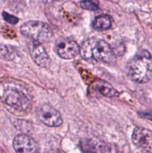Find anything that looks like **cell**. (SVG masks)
<instances>
[{"instance_id":"obj_1","label":"cell","mask_w":152,"mask_h":153,"mask_svg":"<svg viewBox=\"0 0 152 153\" xmlns=\"http://www.w3.org/2000/svg\"><path fill=\"white\" fill-rule=\"evenodd\" d=\"M0 99L19 111H27L31 107V97L28 90L14 79H4L0 81Z\"/></svg>"},{"instance_id":"obj_2","label":"cell","mask_w":152,"mask_h":153,"mask_svg":"<svg viewBox=\"0 0 152 153\" xmlns=\"http://www.w3.org/2000/svg\"><path fill=\"white\" fill-rule=\"evenodd\" d=\"M80 53L84 59H93L104 63H112L114 52L107 42L102 39H88L83 42Z\"/></svg>"},{"instance_id":"obj_3","label":"cell","mask_w":152,"mask_h":153,"mask_svg":"<svg viewBox=\"0 0 152 153\" xmlns=\"http://www.w3.org/2000/svg\"><path fill=\"white\" fill-rule=\"evenodd\" d=\"M128 75L137 83H146L152 79V55L148 51L140 52L128 66Z\"/></svg>"},{"instance_id":"obj_4","label":"cell","mask_w":152,"mask_h":153,"mask_svg":"<svg viewBox=\"0 0 152 153\" xmlns=\"http://www.w3.org/2000/svg\"><path fill=\"white\" fill-rule=\"evenodd\" d=\"M20 32L25 37L41 43H49L54 38L51 27L46 22L38 20H31L23 23Z\"/></svg>"},{"instance_id":"obj_5","label":"cell","mask_w":152,"mask_h":153,"mask_svg":"<svg viewBox=\"0 0 152 153\" xmlns=\"http://www.w3.org/2000/svg\"><path fill=\"white\" fill-rule=\"evenodd\" d=\"M37 116L40 122L47 126L58 127L63 123L61 113L50 105H40L37 110Z\"/></svg>"},{"instance_id":"obj_6","label":"cell","mask_w":152,"mask_h":153,"mask_svg":"<svg viewBox=\"0 0 152 153\" xmlns=\"http://www.w3.org/2000/svg\"><path fill=\"white\" fill-rule=\"evenodd\" d=\"M80 46L75 40L70 39H61L55 43V50L61 58L72 59L80 53Z\"/></svg>"},{"instance_id":"obj_7","label":"cell","mask_w":152,"mask_h":153,"mask_svg":"<svg viewBox=\"0 0 152 153\" xmlns=\"http://www.w3.org/2000/svg\"><path fill=\"white\" fill-rule=\"evenodd\" d=\"M133 143L137 147L152 152V131L143 127H136L132 133Z\"/></svg>"},{"instance_id":"obj_8","label":"cell","mask_w":152,"mask_h":153,"mask_svg":"<svg viewBox=\"0 0 152 153\" xmlns=\"http://www.w3.org/2000/svg\"><path fill=\"white\" fill-rule=\"evenodd\" d=\"M13 147L16 152L34 153L39 151V145L29 135L22 134L16 135L13 141Z\"/></svg>"},{"instance_id":"obj_9","label":"cell","mask_w":152,"mask_h":153,"mask_svg":"<svg viewBox=\"0 0 152 153\" xmlns=\"http://www.w3.org/2000/svg\"><path fill=\"white\" fill-rule=\"evenodd\" d=\"M43 43L32 40L30 44L29 50L33 61L41 67H49L51 64V58L46 52Z\"/></svg>"},{"instance_id":"obj_10","label":"cell","mask_w":152,"mask_h":153,"mask_svg":"<svg viewBox=\"0 0 152 153\" xmlns=\"http://www.w3.org/2000/svg\"><path fill=\"white\" fill-rule=\"evenodd\" d=\"M93 88L100 94L105 97L113 98L119 95V93L110 84L104 81H98L93 85Z\"/></svg>"},{"instance_id":"obj_11","label":"cell","mask_w":152,"mask_h":153,"mask_svg":"<svg viewBox=\"0 0 152 153\" xmlns=\"http://www.w3.org/2000/svg\"><path fill=\"white\" fill-rule=\"evenodd\" d=\"M81 149L84 152H110V149H107L106 145L100 141L94 140H82L80 142Z\"/></svg>"},{"instance_id":"obj_12","label":"cell","mask_w":152,"mask_h":153,"mask_svg":"<svg viewBox=\"0 0 152 153\" xmlns=\"http://www.w3.org/2000/svg\"><path fill=\"white\" fill-rule=\"evenodd\" d=\"M112 25L111 18L108 15H101L94 19L92 27L97 31H104L109 29Z\"/></svg>"},{"instance_id":"obj_13","label":"cell","mask_w":152,"mask_h":153,"mask_svg":"<svg viewBox=\"0 0 152 153\" xmlns=\"http://www.w3.org/2000/svg\"><path fill=\"white\" fill-rule=\"evenodd\" d=\"M15 52L13 48L7 46H0V58L10 61L14 58Z\"/></svg>"},{"instance_id":"obj_14","label":"cell","mask_w":152,"mask_h":153,"mask_svg":"<svg viewBox=\"0 0 152 153\" xmlns=\"http://www.w3.org/2000/svg\"><path fill=\"white\" fill-rule=\"evenodd\" d=\"M80 5L84 10L94 11L99 7V1L98 0H83L80 1Z\"/></svg>"},{"instance_id":"obj_15","label":"cell","mask_w":152,"mask_h":153,"mask_svg":"<svg viewBox=\"0 0 152 153\" xmlns=\"http://www.w3.org/2000/svg\"><path fill=\"white\" fill-rule=\"evenodd\" d=\"M2 16L3 19H4L6 22H7L10 24H12V25L16 24L18 22V21H19V19H18L16 16L10 14V13H7V12H2Z\"/></svg>"}]
</instances>
